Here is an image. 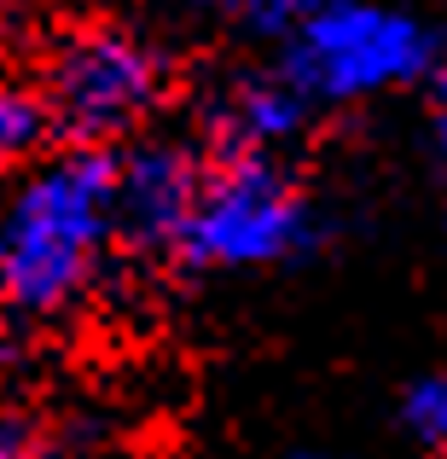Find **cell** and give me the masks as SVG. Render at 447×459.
Wrapping results in <instances>:
<instances>
[{
  "label": "cell",
  "instance_id": "obj_3",
  "mask_svg": "<svg viewBox=\"0 0 447 459\" xmlns=\"http://www.w3.org/2000/svg\"><path fill=\"white\" fill-rule=\"evenodd\" d=\"M314 245H320V210L308 186L279 157L227 152V163L203 175L175 256L198 273H256L285 268Z\"/></svg>",
  "mask_w": 447,
  "mask_h": 459
},
{
  "label": "cell",
  "instance_id": "obj_8",
  "mask_svg": "<svg viewBox=\"0 0 447 459\" xmlns=\"http://www.w3.org/2000/svg\"><path fill=\"white\" fill-rule=\"evenodd\" d=\"M320 6H331V0H210L215 18H227L233 30L256 35V41H285L302 18H314Z\"/></svg>",
  "mask_w": 447,
  "mask_h": 459
},
{
  "label": "cell",
  "instance_id": "obj_5",
  "mask_svg": "<svg viewBox=\"0 0 447 459\" xmlns=\"http://www.w3.org/2000/svg\"><path fill=\"white\" fill-rule=\"evenodd\" d=\"M203 169L180 140H146L116 157V227L128 245L175 250L192 204H198Z\"/></svg>",
  "mask_w": 447,
  "mask_h": 459
},
{
  "label": "cell",
  "instance_id": "obj_1",
  "mask_svg": "<svg viewBox=\"0 0 447 459\" xmlns=\"http://www.w3.org/2000/svg\"><path fill=\"white\" fill-rule=\"evenodd\" d=\"M116 245H123L116 157L105 146L30 157L23 180L0 210V308L6 320H70L99 291Z\"/></svg>",
  "mask_w": 447,
  "mask_h": 459
},
{
  "label": "cell",
  "instance_id": "obj_10",
  "mask_svg": "<svg viewBox=\"0 0 447 459\" xmlns=\"http://www.w3.org/2000/svg\"><path fill=\"white\" fill-rule=\"evenodd\" d=\"M35 448V425L18 413L12 402H0V459H18Z\"/></svg>",
  "mask_w": 447,
  "mask_h": 459
},
{
  "label": "cell",
  "instance_id": "obj_7",
  "mask_svg": "<svg viewBox=\"0 0 447 459\" xmlns=\"http://www.w3.org/2000/svg\"><path fill=\"white\" fill-rule=\"evenodd\" d=\"M53 128L58 123H53V105H47V88L0 76V169L41 157L47 140H53Z\"/></svg>",
  "mask_w": 447,
  "mask_h": 459
},
{
  "label": "cell",
  "instance_id": "obj_2",
  "mask_svg": "<svg viewBox=\"0 0 447 459\" xmlns=\"http://www.w3.org/2000/svg\"><path fill=\"white\" fill-rule=\"evenodd\" d=\"M279 70L308 105H366L436 76L442 35L407 0H331L285 35Z\"/></svg>",
  "mask_w": 447,
  "mask_h": 459
},
{
  "label": "cell",
  "instance_id": "obj_4",
  "mask_svg": "<svg viewBox=\"0 0 447 459\" xmlns=\"http://www.w3.org/2000/svg\"><path fill=\"white\" fill-rule=\"evenodd\" d=\"M168 100V58L140 30L123 23H88L64 35L47 65V105L64 134L82 146L128 140L163 111Z\"/></svg>",
  "mask_w": 447,
  "mask_h": 459
},
{
  "label": "cell",
  "instance_id": "obj_11",
  "mask_svg": "<svg viewBox=\"0 0 447 459\" xmlns=\"http://www.w3.org/2000/svg\"><path fill=\"white\" fill-rule=\"evenodd\" d=\"M430 134H436V152L447 163V65H436V76H430Z\"/></svg>",
  "mask_w": 447,
  "mask_h": 459
},
{
  "label": "cell",
  "instance_id": "obj_6",
  "mask_svg": "<svg viewBox=\"0 0 447 459\" xmlns=\"http://www.w3.org/2000/svg\"><path fill=\"white\" fill-rule=\"evenodd\" d=\"M314 105L291 88L285 70L273 76H238L210 100V128L227 152H250V157H279L291 140L308 128Z\"/></svg>",
  "mask_w": 447,
  "mask_h": 459
},
{
  "label": "cell",
  "instance_id": "obj_9",
  "mask_svg": "<svg viewBox=\"0 0 447 459\" xmlns=\"http://www.w3.org/2000/svg\"><path fill=\"white\" fill-rule=\"evenodd\" d=\"M401 425L418 448L447 454V372H430L401 395Z\"/></svg>",
  "mask_w": 447,
  "mask_h": 459
},
{
  "label": "cell",
  "instance_id": "obj_12",
  "mask_svg": "<svg viewBox=\"0 0 447 459\" xmlns=\"http://www.w3.org/2000/svg\"><path fill=\"white\" fill-rule=\"evenodd\" d=\"M12 355V343H6V325H0V360H6Z\"/></svg>",
  "mask_w": 447,
  "mask_h": 459
}]
</instances>
